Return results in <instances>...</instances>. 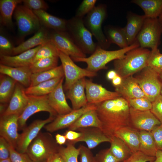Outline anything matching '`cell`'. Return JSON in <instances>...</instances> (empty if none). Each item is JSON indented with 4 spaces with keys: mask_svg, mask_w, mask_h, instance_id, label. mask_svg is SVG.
Segmentation results:
<instances>
[{
    "mask_svg": "<svg viewBox=\"0 0 162 162\" xmlns=\"http://www.w3.org/2000/svg\"><path fill=\"white\" fill-rule=\"evenodd\" d=\"M10 152V159L11 162H34L26 153L19 152L11 146Z\"/></svg>",
    "mask_w": 162,
    "mask_h": 162,
    "instance_id": "obj_46",
    "label": "cell"
},
{
    "mask_svg": "<svg viewBox=\"0 0 162 162\" xmlns=\"http://www.w3.org/2000/svg\"><path fill=\"white\" fill-rule=\"evenodd\" d=\"M15 47L10 40L1 33L0 35V55L11 56Z\"/></svg>",
    "mask_w": 162,
    "mask_h": 162,
    "instance_id": "obj_44",
    "label": "cell"
},
{
    "mask_svg": "<svg viewBox=\"0 0 162 162\" xmlns=\"http://www.w3.org/2000/svg\"><path fill=\"white\" fill-rule=\"evenodd\" d=\"M64 76L63 68L61 65L48 70L38 73L32 74L31 77L30 86H35L43 82Z\"/></svg>",
    "mask_w": 162,
    "mask_h": 162,
    "instance_id": "obj_36",
    "label": "cell"
},
{
    "mask_svg": "<svg viewBox=\"0 0 162 162\" xmlns=\"http://www.w3.org/2000/svg\"><path fill=\"white\" fill-rule=\"evenodd\" d=\"M95 162H119L110 151L109 148L101 150L94 156Z\"/></svg>",
    "mask_w": 162,
    "mask_h": 162,
    "instance_id": "obj_47",
    "label": "cell"
},
{
    "mask_svg": "<svg viewBox=\"0 0 162 162\" xmlns=\"http://www.w3.org/2000/svg\"><path fill=\"white\" fill-rule=\"evenodd\" d=\"M162 34V26L158 18H146L136 39L140 47L152 50L158 48Z\"/></svg>",
    "mask_w": 162,
    "mask_h": 162,
    "instance_id": "obj_7",
    "label": "cell"
},
{
    "mask_svg": "<svg viewBox=\"0 0 162 162\" xmlns=\"http://www.w3.org/2000/svg\"><path fill=\"white\" fill-rule=\"evenodd\" d=\"M151 132L158 150L162 151V124L155 126Z\"/></svg>",
    "mask_w": 162,
    "mask_h": 162,
    "instance_id": "obj_51",
    "label": "cell"
},
{
    "mask_svg": "<svg viewBox=\"0 0 162 162\" xmlns=\"http://www.w3.org/2000/svg\"><path fill=\"white\" fill-rule=\"evenodd\" d=\"M18 33L22 38L36 32L41 26L40 21L33 11L24 5H18L14 13Z\"/></svg>",
    "mask_w": 162,
    "mask_h": 162,
    "instance_id": "obj_8",
    "label": "cell"
},
{
    "mask_svg": "<svg viewBox=\"0 0 162 162\" xmlns=\"http://www.w3.org/2000/svg\"><path fill=\"white\" fill-rule=\"evenodd\" d=\"M96 109L84 113L68 128V130L76 131L80 128L88 127H96L101 129V124Z\"/></svg>",
    "mask_w": 162,
    "mask_h": 162,
    "instance_id": "obj_29",
    "label": "cell"
},
{
    "mask_svg": "<svg viewBox=\"0 0 162 162\" xmlns=\"http://www.w3.org/2000/svg\"><path fill=\"white\" fill-rule=\"evenodd\" d=\"M151 111L162 124V95L160 94L152 103Z\"/></svg>",
    "mask_w": 162,
    "mask_h": 162,
    "instance_id": "obj_49",
    "label": "cell"
},
{
    "mask_svg": "<svg viewBox=\"0 0 162 162\" xmlns=\"http://www.w3.org/2000/svg\"><path fill=\"white\" fill-rule=\"evenodd\" d=\"M50 38L59 51L70 57H86L66 31L52 30L50 32Z\"/></svg>",
    "mask_w": 162,
    "mask_h": 162,
    "instance_id": "obj_12",
    "label": "cell"
},
{
    "mask_svg": "<svg viewBox=\"0 0 162 162\" xmlns=\"http://www.w3.org/2000/svg\"><path fill=\"white\" fill-rule=\"evenodd\" d=\"M85 90L88 103L89 104H96L121 96L116 92L109 91L101 85L86 79Z\"/></svg>",
    "mask_w": 162,
    "mask_h": 162,
    "instance_id": "obj_17",
    "label": "cell"
},
{
    "mask_svg": "<svg viewBox=\"0 0 162 162\" xmlns=\"http://www.w3.org/2000/svg\"><path fill=\"white\" fill-rule=\"evenodd\" d=\"M19 116L16 114L0 116V136L5 139L15 149L20 136L18 132Z\"/></svg>",
    "mask_w": 162,
    "mask_h": 162,
    "instance_id": "obj_16",
    "label": "cell"
},
{
    "mask_svg": "<svg viewBox=\"0 0 162 162\" xmlns=\"http://www.w3.org/2000/svg\"><path fill=\"white\" fill-rule=\"evenodd\" d=\"M115 92L128 100L146 97L135 77L132 76L122 79L121 84L115 87Z\"/></svg>",
    "mask_w": 162,
    "mask_h": 162,
    "instance_id": "obj_24",
    "label": "cell"
},
{
    "mask_svg": "<svg viewBox=\"0 0 162 162\" xmlns=\"http://www.w3.org/2000/svg\"><path fill=\"white\" fill-rule=\"evenodd\" d=\"M28 100L24 87L17 82L8 107L0 116L13 114L20 116L26 106Z\"/></svg>",
    "mask_w": 162,
    "mask_h": 162,
    "instance_id": "obj_18",
    "label": "cell"
},
{
    "mask_svg": "<svg viewBox=\"0 0 162 162\" xmlns=\"http://www.w3.org/2000/svg\"><path fill=\"white\" fill-rule=\"evenodd\" d=\"M64 77L57 78L29 87L25 88L26 93L27 95L34 96L47 95L54 89Z\"/></svg>",
    "mask_w": 162,
    "mask_h": 162,
    "instance_id": "obj_32",
    "label": "cell"
},
{
    "mask_svg": "<svg viewBox=\"0 0 162 162\" xmlns=\"http://www.w3.org/2000/svg\"><path fill=\"white\" fill-rule=\"evenodd\" d=\"M96 109L95 104H88L85 106L78 110H73L68 113L58 115L53 120L46 124L44 127L47 131L51 133L68 128L84 113Z\"/></svg>",
    "mask_w": 162,
    "mask_h": 162,
    "instance_id": "obj_13",
    "label": "cell"
},
{
    "mask_svg": "<svg viewBox=\"0 0 162 162\" xmlns=\"http://www.w3.org/2000/svg\"><path fill=\"white\" fill-rule=\"evenodd\" d=\"M106 14V6L100 4L95 6L83 20L85 26L96 38L98 44L105 50L110 45L102 29Z\"/></svg>",
    "mask_w": 162,
    "mask_h": 162,
    "instance_id": "obj_6",
    "label": "cell"
},
{
    "mask_svg": "<svg viewBox=\"0 0 162 162\" xmlns=\"http://www.w3.org/2000/svg\"><path fill=\"white\" fill-rule=\"evenodd\" d=\"M64 77L49 94L47 95L49 104L58 115L68 113L73 110L68 104L64 92L63 83Z\"/></svg>",
    "mask_w": 162,
    "mask_h": 162,
    "instance_id": "obj_19",
    "label": "cell"
},
{
    "mask_svg": "<svg viewBox=\"0 0 162 162\" xmlns=\"http://www.w3.org/2000/svg\"><path fill=\"white\" fill-rule=\"evenodd\" d=\"M47 162H65L64 159L58 152L52 155L48 159Z\"/></svg>",
    "mask_w": 162,
    "mask_h": 162,
    "instance_id": "obj_54",
    "label": "cell"
},
{
    "mask_svg": "<svg viewBox=\"0 0 162 162\" xmlns=\"http://www.w3.org/2000/svg\"><path fill=\"white\" fill-rule=\"evenodd\" d=\"M96 2V0H83L77 9L75 16L82 19L94 8Z\"/></svg>",
    "mask_w": 162,
    "mask_h": 162,
    "instance_id": "obj_43",
    "label": "cell"
},
{
    "mask_svg": "<svg viewBox=\"0 0 162 162\" xmlns=\"http://www.w3.org/2000/svg\"><path fill=\"white\" fill-rule=\"evenodd\" d=\"M155 158V159L153 162H162V151L158 150Z\"/></svg>",
    "mask_w": 162,
    "mask_h": 162,
    "instance_id": "obj_58",
    "label": "cell"
},
{
    "mask_svg": "<svg viewBox=\"0 0 162 162\" xmlns=\"http://www.w3.org/2000/svg\"><path fill=\"white\" fill-rule=\"evenodd\" d=\"M81 134V133L80 132L68 130L66 131L64 135L65 136L67 141L74 143V142L80 137Z\"/></svg>",
    "mask_w": 162,
    "mask_h": 162,
    "instance_id": "obj_53",
    "label": "cell"
},
{
    "mask_svg": "<svg viewBox=\"0 0 162 162\" xmlns=\"http://www.w3.org/2000/svg\"><path fill=\"white\" fill-rule=\"evenodd\" d=\"M56 117L50 116L44 120H36L23 129L20 134L16 150L21 153H26L27 148L32 142L36 137L41 129L52 122Z\"/></svg>",
    "mask_w": 162,
    "mask_h": 162,
    "instance_id": "obj_14",
    "label": "cell"
},
{
    "mask_svg": "<svg viewBox=\"0 0 162 162\" xmlns=\"http://www.w3.org/2000/svg\"><path fill=\"white\" fill-rule=\"evenodd\" d=\"M66 31L74 42L84 53H92L97 44L92 38V34L85 25L83 19L76 16L67 21Z\"/></svg>",
    "mask_w": 162,
    "mask_h": 162,
    "instance_id": "obj_5",
    "label": "cell"
},
{
    "mask_svg": "<svg viewBox=\"0 0 162 162\" xmlns=\"http://www.w3.org/2000/svg\"><path fill=\"white\" fill-rule=\"evenodd\" d=\"M160 94L161 95H162V85L161 89V90H160Z\"/></svg>",
    "mask_w": 162,
    "mask_h": 162,
    "instance_id": "obj_63",
    "label": "cell"
},
{
    "mask_svg": "<svg viewBox=\"0 0 162 162\" xmlns=\"http://www.w3.org/2000/svg\"><path fill=\"white\" fill-rule=\"evenodd\" d=\"M79 148L81 162H95L94 156L91 149L82 145Z\"/></svg>",
    "mask_w": 162,
    "mask_h": 162,
    "instance_id": "obj_50",
    "label": "cell"
},
{
    "mask_svg": "<svg viewBox=\"0 0 162 162\" xmlns=\"http://www.w3.org/2000/svg\"><path fill=\"white\" fill-rule=\"evenodd\" d=\"M137 40L128 47L120 49L108 51L102 49L97 44L95 51L89 57L84 58L71 57L73 61L86 63V69L96 73L98 70L106 68V65L109 62L123 58L129 51L140 47Z\"/></svg>",
    "mask_w": 162,
    "mask_h": 162,
    "instance_id": "obj_3",
    "label": "cell"
},
{
    "mask_svg": "<svg viewBox=\"0 0 162 162\" xmlns=\"http://www.w3.org/2000/svg\"><path fill=\"white\" fill-rule=\"evenodd\" d=\"M0 162H11V161L10 158H9L5 160H0Z\"/></svg>",
    "mask_w": 162,
    "mask_h": 162,
    "instance_id": "obj_61",
    "label": "cell"
},
{
    "mask_svg": "<svg viewBox=\"0 0 162 162\" xmlns=\"http://www.w3.org/2000/svg\"><path fill=\"white\" fill-rule=\"evenodd\" d=\"M128 101L130 107L137 110H151L152 107V103L146 97L130 99Z\"/></svg>",
    "mask_w": 162,
    "mask_h": 162,
    "instance_id": "obj_42",
    "label": "cell"
},
{
    "mask_svg": "<svg viewBox=\"0 0 162 162\" xmlns=\"http://www.w3.org/2000/svg\"><path fill=\"white\" fill-rule=\"evenodd\" d=\"M60 146L51 134L40 131L28 146L26 153L34 162H47L52 155L58 152Z\"/></svg>",
    "mask_w": 162,
    "mask_h": 162,
    "instance_id": "obj_4",
    "label": "cell"
},
{
    "mask_svg": "<svg viewBox=\"0 0 162 162\" xmlns=\"http://www.w3.org/2000/svg\"><path fill=\"white\" fill-rule=\"evenodd\" d=\"M58 57L62 63L65 77L63 88L65 91L67 92L79 80L86 77H93L97 75L96 72L78 66L70 56L59 51Z\"/></svg>",
    "mask_w": 162,
    "mask_h": 162,
    "instance_id": "obj_9",
    "label": "cell"
},
{
    "mask_svg": "<svg viewBox=\"0 0 162 162\" xmlns=\"http://www.w3.org/2000/svg\"><path fill=\"white\" fill-rule=\"evenodd\" d=\"M159 21L162 26V11L158 18Z\"/></svg>",
    "mask_w": 162,
    "mask_h": 162,
    "instance_id": "obj_60",
    "label": "cell"
},
{
    "mask_svg": "<svg viewBox=\"0 0 162 162\" xmlns=\"http://www.w3.org/2000/svg\"><path fill=\"white\" fill-rule=\"evenodd\" d=\"M105 35L111 44H115L121 49L129 46L123 28L108 26L104 28Z\"/></svg>",
    "mask_w": 162,
    "mask_h": 162,
    "instance_id": "obj_35",
    "label": "cell"
},
{
    "mask_svg": "<svg viewBox=\"0 0 162 162\" xmlns=\"http://www.w3.org/2000/svg\"><path fill=\"white\" fill-rule=\"evenodd\" d=\"M50 32L42 26L31 38L15 47L11 56L19 54L24 51L42 45L50 40Z\"/></svg>",
    "mask_w": 162,
    "mask_h": 162,
    "instance_id": "obj_23",
    "label": "cell"
},
{
    "mask_svg": "<svg viewBox=\"0 0 162 162\" xmlns=\"http://www.w3.org/2000/svg\"><path fill=\"white\" fill-rule=\"evenodd\" d=\"M23 5L32 11L46 10L49 8L47 3L43 0H23Z\"/></svg>",
    "mask_w": 162,
    "mask_h": 162,
    "instance_id": "obj_45",
    "label": "cell"
},
{
    "mask_svg": "<svg viewBox=\"0 0 162 162\" xmlns=\"http://www.w3.org/2000/svg\"><path fill=\"white\" fill-rule=\"evenodd\" d=\"M114 136L122 140L132 153L139 151V131L129 126H126L117 130L115 132Z\"/></svg>",
    "mask_w": 162,
    "mask_h": 162,
    "instance_id": "obj_27",
    "label": "cell"
},
{
    "mask_svg": "<svg viewBox=\"0 0 162 162\" xmlns=\"http://www.w3.org/2000/svg\"><path fill=\"white\" fill-rule=\"evenodd\" d=\"M155 159V157L147 156L139 151L133 153L123 162H153Z\"/></svg>",
    "mask_w": 162,
    "mask_h": 162,
    "instance_id": "obj_48",
    "label": "cell"
},
{
    "mask_svg": "<svg viewBox=\"0 0 162 162\" xmlns=\"http://www.w3.org/2000/svg\"><path fill=\"white\" fill-rule=\"evenodd\" d=\"M110 142V151L119 162H123L132 154L124 142L118 137L113 136Z\"/></svg>",
    "mask_w": 162,
    "mask_h": 162,
    "instance_id": "obj_33",
    "label": "cell"
},
{
    "mask_svg": "<svg viewBox=\"0 0 162 162\" xmlns=\"http://www.w3.org/2000/svg\"><path fill=\"white\" fill-rule=\"evenodd\" d=\"M159 77L162 82V71L159 74Z\"/></svg>",
    "mask_w": 162,
    "mask_h": 162,
    "instance_id": "obj_62",
    "label": "cell"
},
{
    "mask_svg": "<svg viewBox=\"0 0 162 162\" xmlns=\"http://www.w3.org/2000/svg\"><path fill=\"white\" fill-rule=\"evenodd\" d=\"M151 51L140 46L129 51L123 58L114 60L115 70L122 79L132 76L147 66Z\"/></svg>",
    "mask_w": 162,
    "mask_h": 162,
    "instance_id": "obj_2",
    "label": "cell"
},
{
    "mask_svg": "<svg viewBox=\"0 0 162 162\" xmlns=\"http://www.w3.org/2000/svg\"><path fill=\"white\" fill-rule=\"evenodd\" d=\"M0 72L11 77L24 87L30 86L32 73L29 66L14 67L0 64Z\"/></svg>",
    "mask_w": 162,
    "mask_h": 162,
    "instance_id": "obj_26",
    "label": "cell"
},
{
    "mask_svg": "<svg viewBox=\"0 0 162 162\" xmlns=\"http://www.w3.org/2000/svg\"><path fill=\"white\" fill-rule=\"evenodd\" d=\"M131 2L142 9L146 18H158L162 11V0H133Z\"/></svg>",
    "mask_w": 162,
    "mask_h": 162,
    "instance_id": "obj_31",
    "label": "cell"
},
{
    "mask_svg": "<svg viewBox=\"0 0 162 162\" xmlns=\"http://www.w3.org/2000/svg\"><path fill=\"white\" fill-rule=\"evenodd\" d=\"M86 80L85 77L79 80L67 91V98L70 101L73 110L79 109L88 104L85 92Z\"/></svg>",
    "mask_w": 162,
    "mask_h": 162,
    "instance_id": "obj_21",
    "label": "cell"
},
{
    "mask_svg": "<svg viewBox=\"0 0 162 162\" xmlns=\"http://www.w3.org/2000/svg\"><path fill=\"white\" fill-rule=\"evenodd\" d=\"M28 104L18 119L19 129L23 130L28 118L34 114L41 111L48 112L50 116L56 117L58 115L50 105L47 95L34 96L28 95Z\"/></svg>",
    "mask_w": 162,
    "mask_h": 162,
    "instance_id": "obj_11",
    "label": "cell"
},
{
    "mask_svg": "<svg viewBox=\"0 0 162 162\" xmlns=\"http://www.w3.org/2000/svg\"><path fill=\"white\" fill-rule=\"evenodd\" d=\"M146 18L144 15H139L131 12L128 14L127 24L123 29L129 46L136 40Z\"/></svg>",
    "mask_w": 162,
    "mask_h": 162,
    "instance_id": "obj_25",
    "label": "cell"
},
{
    "mask_svg": "<svg viewBox=\"0 0 162 162\" xmlns=\"http://www.w3.org/2000/svg\"><path fill=\"white\" fill-rule=\"evenodd\" d=\"M135 78L146 97L152 103L160 94L162 82L159 74L147 66Z\"/></svg>",
    "mask_w": 162,
    "mask_h": 162,
    "instance_id": "obj_10",
    "label": "cell"
},
{
    "mask_svg": "<svg viewBox=\"0 0 162 162\" xmlns=\"http://www.w3.org/2000/svg\"><path fill=\"white\" fill-rule=\"evenodd\" d=\"M59 57H50L40 59L32 64L29 66L32 74L48 70L57 66Z\"/></svg>",
    "mask_w": 162,
    "mask_h": 162,
    "instance_id": "obj_38",
    "label": "cell"
},
{
    "mask_svg": "<svg viewBox=\"0 0 162 162\" xmlns=\"http://www.w3.org/2000/svg\"><path fill=\"white\" fill-rule=\"evenodd\" d=\"M161 123L151 110L141 111L130 107L129 126L138 130L151 132Z\"/></svg>",
    "mask_w": 162,
    "mask_h": 162,
    "instance_id": "obj_15",
    "label": "cell"
},
{
    "mask_svg": "<svg viewBox=\"0 0 162 162\" xmlns=\"http://www.w3.org/2000/svg\"><path fill=\"white\" fill-rule=\"evenodd\" d=\"M8 105L7 104L0 103V116L2 115L6 110Z\"/></svg>",
    "mask_w": 162,
    "mask_h": 162,
    "instance_id": "obj_59",
    "label": "cell"
},
{
    "mask_svg": "<svg viewBox=\"0 0 162 162\" xmlns=\"http://www.w3.org/2000/svg\"><path fill=\"white\" fill-rule=\"evenodd\" d=\"M10 146L5 139L0 137V160L10 158Z\"/></svg>",
    "mask_w": 162,
    "mask_h": 162,
    "instance_id": "obj_52",
    "label": "cell"
},
{
    "mask_svg": "<svg viewBox=\"0 0 162 162\" xmlns=\"http://www.w3.org/2000/svg\"><path fill=\"white\" fill-rule=\"evenodd\" d=\"M95 105L101 130L110 139L118 129L129 126L130 106L125 98L121 96Z\"/></svg>",
    "mask_w": 162,
    "mask_h": 162,
    "instance_id": "obj_1",
    "label": "cell"
},
{
    "mask_svg": "<svg viewBox=\"0 0 162 162\" xmlns=\"http://www.w3.org/2000/svg\"><path fill=\"white\" fill-rule=\"evenodd\" d=\"M41 45L15 56L0 55V64L14 67L29 66Z\"/></svg>",
    "mask_w": 162,
    "mask_h": 162,
    "instance_id": "obj_22",
    "label": "cell"
},
{
    "mask_svg": "<svg viewBox=\"0 0 162 162\" xmlns=\"http://www.w3.org/2000/svg\"><path fill=\"white\" fill-rule=\"evenodd\" d=\"M38 17L41 25L52 30L66 31L67 20L47 13L46 10L33 11Z\"/></svg>",
    "mask_w": 162,
    "mask_h": 162,
    "instance_id": "obj_28",
    "label": "cell"
},
{
    "mask_svg": "<svg viewBox=\"0 0 162 162\" xmlns=\"http://www.w3.org/2000/svg\"><path fill=\"white\" fill-rule=\"evenodd\" d=\"M139 151L147 156L155 157L158 149L151 132L140 131Z\"/></svg>",
    "mask_w": 162,
    "mask_h": 162,
    "instance_id": "obj_37",
    "label": "cell"
},
{
    "mask_svg": "<svg viewBox=\"0 0 162 162\" xmlns=\"http://www.w3.org/2000/svg\"><path fill=\"white\" fill-rule=\"evenodd\" d=\"M117 75V72L115 70H111L107 73L106 78L109 80H112Z\"/></svg>",
    "mask_w": 162,
    "mask_h": 162,
    "instance_id": "obj_57",
    "label": "cell"
},
{
    "mask_svg": "<svg viewBox=\"0 0 162 162\" xmlns=\"http://www.w3.org/2000/svg\"><path fill=\"white\" fill-rule=\"evenodd\" d=\"M147 66L158 74L162 71V54L158 48L151 50L147 62Z\"/></svg>",
    "mask_w": 162,
    "mask_h": 162,
    "instance_id": "obj_41",
    "label": "cell"
},
{
    "mask_svg": "<svg viewBox=\"0 0 162 162\" xmlns=\"http://www.w3.org/2000/svg\"><path fill=\"white\" fill-rule=\"evenodd\" d=\"M22 1L0 0V22L2 25L10 28L13 27L12 16L16 6Z\"/></svg>",
    "mask_w": 162,
    "mask_h": 162,
    "instance_id": "obj_30",
    "label": "cell"
},
{
    "mask_svg": "<svg viewBox=\"0 0 162 162\" xmlns=\"http://www.w3.org/2000/svg\"><path fill=\"white\" fill-rule=\"evenodd\" d=\"M0 103L7 104L9 102L18 82L5 74H0Z\"/></svg>",
    "mask_w": 162,
    "mask_h": 162,
    "instance_id": "obj_34",
    "label": "cell"
},
{
    "mask_svg": "<svg viewBox=\"0 0 162 162\" xmlns=\"http://www.w3.org/2000/svg\"><path fill=\"white\" fill-rule=\"evenodd\" d=\"M122 78L118 74L112 80V83L115 87L119 86L121 83Z\"/></svg>",
    "mask_w": 162,
    "mask_h": 162,
    "instance_id": "obj_56",
    "label": "cell"
},
{
    "mask_svg": "<svg viewBox=\"0 0 162 162\" xmlns=\"http://www.w3.org/2000/svg\"><path fill=\"white\" fill-rule=\"evenodd\" d=\"M55 139L56 143L60 146H62L66 143L67 141L66 138L64 135L59 134H57L56 135Z\"/></svg>",
    "mask_w": 162,
    "mask_h": 162,
    "instance_id": "obj_55",
    "label": "cell"
},
{
    "mask_svg": "<svg viewBox=\"0 0 162 162\" xmlns=\"http://www.w3.org/2000/svg\"><path fill=\"white\" fill-rule=\"evenodd\" d=\"M66 146H60L58 152L63 157L65 162H78V158L80 154L79 148H76L75 144L67 141Z\"/></svg>",
    "mask_w": 162,
    "mask_h": 162,
    "instance_id": "obj_40",
    "label": "cell"
},
{
    "mask_svg": "<svg viewBox=\"0 0 162 162\" xmlns=\"http://www.w3.org/2000/svg\"></svg>",
    "mask_w": 162,
    "mask_h": 162,
    "instance_id": "obj_64",
    "label": "cell"
},
{
    "mask_svg": "<svg viewBox=\"0 0 162 162\" xmlns=\"http://www.w3.org/2000/svg\"><path fill=\"white\" fill-rule=\"evenodd\" d=\"M58 55L59 50L50 40L41 45L36 53L32 64L41 58L59 57Z\"/></svg>",
    "mask_w": 162,
    "mask_h": 162,
    "instance_id": "obj_39",
    "label": "cell"
},
{
    "mask_svg": "<svg viewBox=\"0 0 162 162\" xmlns=\"http://www.w3.org/2000/svg\"><path fill=\"white\" fill-rule=\"evenodd\" d=\"M76 131L81 133L80 138L74 143L83 142H85L88 148L90 149L94 148L101 143L110 142L111 139L106 136L102 130L96 127L81 128Z\"/></svg>",
    "mask_w": 162,
    "mask_h": 162,
    "instance_id": "obj_20",
    "label": "cell"
}]
</instances>
